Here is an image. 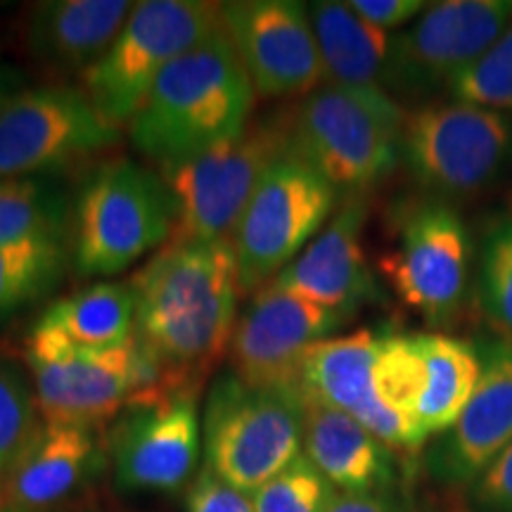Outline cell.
<instances>
[{
    "mask_svg": "<svg viewBox=\"0 0 512 512\" xmlns=\"http://www.w3.org/2000/svg\"><path fill=\"white\" fill-rule=\"evenodd\" d=\"M401 162L434 200L477 195L510 171L512 117L463 100L422 105L406 117Z\"/></svg>",
    "mask_w": 512,
    "mask_h": 512,
    "instance_id": "9c48e42d",
    "label": "cell"
},
{
    "mask_svg": "<svg viewBox=\"0 0 512 512\" xmlns=\"http://www.w3.org/2000/svg\"><path fill=\"white\" fill-rule=\"evenodd\" d=\"M36 325L76 347L110 349L136 337V297L128 283H95L57 299Z\"/></svg>",
    "mask_w": 512,
    "mask_h": 512,
    "instance_id": "cb8c5ba5",
    "label": "cell"
},
{
    "mask_svg": "<svg viewBox=\"0 0 512 512\" xmlns=\"http://www.w3.org/2000/svg\"><path fill=\"white\" fill-rule=\"evenodd\" d=\"M375 354L377 332L370 328L323 339L304 358L302 382L306 396L351 415L387 444V422L373 389Z\"/></svg>",
    "mask_w": 512,
    "mask_h": 512,
    "instance_id": "7402d4cb",
    "label": "cell"
},
{
    "mask_svg": "<svg viewBox=\"0 0 512 512\" xmlns=\"http://www.w3.org/2000/svg\"><path fill=\"white\" fill-rule=\"evenodd\" d=\"M470 259L472 242L463 216L432 197L403 211L380 271L408 309L441 328L453 323L467 302Z\"/></svg>",
    "mask_w": 512,
    "mask_h": 512,
    "instance_id": "7c38bea8",
    "label": "cell"
},
{
    "mask_svg": "<svg viewBox=\"0 0 512 512\" xmlns=\"http://www.w3.org/2000/svg\"><path fill=\"white\" fill-rule=\"evenodd\" d=\"M256 91L223 27L159 74L128 136L157 166L181 162L249 124Z\"/></svg>",
    "mask_w": 512,
    "mask_h": 512,
    "instance_id": "7a4b0ae2",
    "label": "cell"
},
{
    "mask_svg": "<svg viewBox=\"0 0 512 512\" xmlns=\"http://www.w3.org/2000/svg\"><path fill=\"white\" fill-rule=\"evenodd\" d=\"M128 0H43L31 5L24 41L34 60L62 74H83L107 53L131 15Z\"/></svg>",
    "mask_w": 512,
    "mask_h": 512,
    "instance_id": "44dd1931",
    "label": "cell"
},
{
    "mask_svg": "<svg viewBox=\"0 0 512 512\" xmlns=\"http://www.w3.org/2000/svg\"><path fill=\"white\" fill-rule=\"evenodd\" d=\"M219 12L221 27L256 95L304 98L323 86L309 5L297 0H233L219 3Z\"/></svg>",
    "mask_w": 512,
    "mask_h": 512,
    "instance_id": "2e32d148",
    "label": "cell"
},
{
    "mask_svg": "<svg viewBox=\"0 0 512 512\" xmlns=\"http://www.w3.org/2000/svg\"><path fill=\"white\" fill-rule=\"evenodd\" d=\"M72 266V240L0 245V323L48 297Z\"/></svg>",
    "mask_w": 512,
    "mask_h": 512,
    "instance_id": "4316f807",
    "label": "cell"
},
{
    "mask_svg": "<svg viewBox=\"0 0 512 512\" xmlns=\"http://www.w3.org/2000/svg\"><path fill=\"white\" fill-rule=\"evenodd\" d=\"M349 5L358 17L387 34H396V29L406 27L430 8L422 0H351Z\"/></svg>",
    "mask_w": 512,
    "mask_h": 512,
    "instance_id": "836d02e7",
    "label": "cell"
},
{
    "mask_svg": "<svg viewBox=\"0 0 512 512\" xmlns=\"http://www.w3.org/2000/svg\"><path fill=\"white\" fill-rule=\"evenodd\" d=\"M24 86V74L19 72L17 67H12V64L0 60V110H3V105L8 102L12 95H17Z\"/></svg>",
    "mask_w": 512,
    "mask_h": 512,
    "instance_id": "d590c367",
    "label": "cell"
},
{
    "mask_svg": "<svg viewBox=\"0 0 512 512\" xmlns=\"http://www.w3.org/2000/svg\"><path fill=\"white\" fill-rule=\"evenodd\" d=\"M304 456L344 494H392L394 451L344 411L306 396Z\"/></svg>",
    "mask_w": 512,
    "mask_h": 512,
    "instance_id": "ffe728a7",
    "label": "cell"
},
{
    "mask_svg": "<svg viewBox=\"0 0 512 512\" xmlns=\"http://www.w3.org/2000/svg\"><path fill=\"white\" fill-rule=\"evenodd\" d=\"M174 230V197L162 174L133 159H110L74 195L72 266L81 278L117 275L166 245Z\"/></svg>",
    "mask_w": 512,
    "mask_h": 512,
    "instance_id": "5b68a950",
    "label": "cell"
},
{
    "mask_svg": "<svg viewBox=\"0 0 512 512\" xmlns=\"http://www.w3.org/2000/svg\"><path fill=\"white\" fill-rule=\"evenodd\" d=\"M512 22V0L434 3L394 34L389 95L425 100L448 91L501 41Z\"/></svg>",
    "mask_w": 512,
    "mask_h": 512,
    "instance_id": "4fadbf2b",
    "label": "cell"
},
{
    "mask_svg": "<svg viewBox=\"0 0 512 512\" xmlns=\"http://www.w3.org/2000/svg\"><path fill=\"white\" fill-rule=\"evenodd\" d=\"M219 27V3H136L107 53L81 74V91L114 126L128 124L136 117L159 74Z\"/></svg>",
    "mask_w": 512,
    "mask_h": 512,
    "instance_id": "ba28073f",
    "label": "cell"
},
{
    "mask_svg": "<svg viewBox=\"0 0 512 512\" xmlns=\"http://www.w3.org/2000/svg\"><path fill=\"white\" fill-rule=\"evenodd\" d=\"M309 17L323 64V83L389 93L394 34L373 27L349 3L337 0L311 3Z\"/></svg>",
    "mask_w": 512,
    "mask_h": 512,
    "instance_id": "603a6c76",
    "label": "cell"
},
{
    "mask_svg": "<svg viewBox=\"0 0 512 512\" xmlns=\"http://www.w3.org/2000/svg\"><path fill=\"white\" fill-rule=\"evenodd\" d=\"M41 425L31 375L19 363L0 356V479L27 451Z\"/></svg>",
    "mask_w": 512,
    "mask_h": 512,
    "instance_id": "83f0119b",
    "label": "cell"
},
{
    "mask_svg": "<svg viewBox=\"0 0 512 512\" xmlns=\"http://www.w3.org/2000/svg\"><path fill=\"white\" fill-rule=\"evenodd\" d=\"M188 512H254L252 496L216 477L207 465L188 491Z\"/></svg>",
    "mask_w": 512,
    "mask_h": 512,
    "instance_id": "1f68e13d",
    "label": "cell"
},
{
    "mask_svg": "<svg viewBox=\"0 0 512 512\" xmlns=\"http://www.w3.org/2000/svg\"><path fill=\"white\" fill-rule=\"evenodd\" d=\"M351 320L266 283L238 316L228 347V370L261 387H304L302 368L311 347L335 337Z\"/></svg>",
    "mask_w": 512,
    "mask_h": 512,
    "instance_id": "5bb4252c",
    "label": "cell"
},
{
    "mask_svg": "<svg viewBox=\"0 0 512 512\" xmlns=\"http://www.w3.org/2000/svg\"><path fill=\"white\" fill-rule=\"evenodd\" d=\"M202 451L197 392L152 396L128 406L107 432V453L121 491H178Z\"/></svg>",
    "mask_w": 512,
    "mask_h": 512,
    "instance_id": "9a60e30c",
    "label": "cell"
},
{
    "mask_svg": "<svg viewBox=\"0 0 512 512\" xmlns=\"http://www.w3.org/2000/svg\"><path fill=\"white\" fill-rule=\"evenodd\" d=\"M128 285L140 347L162 368L171 392H200L204 373L228 354L240 316L233 242L169 240Z\"/></svg>",
    "mask_w": 512,
    "mask_h": 512,
    "instance_id": "6da1fadb",
    "label": "cell"
},
{
    "mask_svg": "<svg viewBox=\"0 0 512 512\" xmlns=\"http://www.w3.org/2000/svg\"><path fill=\"white\" fill-rule=\"evenodd\" d=\"M453 100L491 107L512 117V22L501 41L448 86Z\"/></svg>",
    "mask_w": 512,
    "mask_h": 512,
    "instance_id": "4dcf8cb0",
    "label": "cell"
},
{
    "mask_svg": "<svg viewBox=\"0 0 512 512\" xmlns=\"http://www.w3.org/2000/svg\"><path fill=\"white\" fill-rule=\"evenodd\" d=\"M74 200L57 176L0 178V245L72 240Z\"/></svg>",
    "mask_w": 512,
    "mask_h": 512,
    "instance_id": "484cf974",
    "label": "cell"
},
{
    "mask_svg": "<svg viewBox=\"0 0 512 512\" xmlns=\"http://www.w3.org/2000/svg\"><path fill=\"white\" fill-rule=\"evenodd\" d=\"M119 138L81 88L27 86L0 110V178L57 176Z\"/></svg>",
    "mask_w": 512,
    "mask_h": 512,
    "instance_id": "8fae6325",
    "label": "cell"
},
{
    "mask_svg": "<svg viewBox=\"0 0 512 512\" xmlns=\"http://www.w3.org/2000/svg\"><path fill=\"white\" fill-rule=\"evenodd\" d=\"M418 347L425 361L427 384L418 406V427L422 439L444 434L460 418L482 375V358L475 344L465 339L425 332Z\"/></svg>",
    "mask_w": 512,
    "mask_h": 512,
    "instance_id": "d4e9b609",
    "label": "cell"
},
{
    "mask_svg": "<svg viewBox=\"0 0 512 512\" xmlns=\"http://www.w3.org/2000/svg\"><path fill=\"white\" fill-rule=\"evenodd\" d=\"M328 512H403L392 494H344L337 491Z\"/></svg>",
    "mask_w": 512,
    "mask_h": 512,
    "instance_id": "e575fe53",
    "label": "cell"
},
{
    "mask_svg": "<svg viewBox=\"0 0 512 512\" xmlns=\"http://www.w3.org/2000/svg\"><path fill=\"white\" fill-rule=\"evenodd\" d=\"M472 501L479 512H512V441L477 479Z\"/></svg>",
    "mask_w": 512,
    "mask_h": 512,
    "instance_id": "d6a6232c",
    "label": "cell"
},
{
    "mask_svg": "<svg viewBox=\"0 0 512 512\" xmlns=\"http://www.w3.org/2000/svg\"><path fill=\"white\" fill-rule=\"evenodd\" d=\"M290 150L285 121L256 119L240 133L181 162L159 166L176 207L171 240L233 238L254 190L275 159Z\"/></svg>",
    "mask_w": 512,
    "mask_h": 512,
    "instance_id": "52a82bcc",
    "label": "cell"
},
{
    "mask_svg": "<svg viewBox=\"0 0 512 512\" xmlns=\"http://www.w3.org/2000/svg\"><path fill=\"white\" fill-rule=\"evenodd\" d=\"M304 415V387H261L223 370L204 401V465L252 496L302 456Z\"/></svg>",
    "mask_w": 512,
    "mask_h": 512,
    "instance_id": "8992f818",
    "label": "cell"
},
{
    "mask_svg": "<svg viewBox=\"0 0 512 512\" xmlns=\"http://www.w3.org/2000/svg\"><path fill=\"white\" fill-rule=\"evenodd\" d=\"M477 299L486 320L512 342V214L486 230L479 252Z\"/></svg>",
    "mask_w": 512,
    "mask_h": 512,
    "instance_id": "f1b7e54d",
    "label": "cell"
},
{
    "mask_svg": "<svg viewBox=\"0 0 512 512\" xmlns=\"http://www.w3.org/2000/svg\"><path fill=\"white\" fill-rule=\"evenodd\" d=\"M105 453L107 437L100 427L43 422L0 479V512H50L98 475Z\"/></svg>",
    "mask_w": 512,
    "mask_h": 512,
    "instance_id": "d6986e66",
    "label": "cell"
},
{
    "mask_svg": "<svg viewBox=\"0 0 512 512\" xmlns=\"http://www.w3.org/2000/svg\"><path fill=\"white\" fill-rule=\"evenodd\" d=\"M408 114L389 93L323 83L287 112L290 150L337 195L363 197L401 162Z\"/></svg>",
    "mask_w": 512,
    "mask_h": 512,
    "instance_id": "3957f363",
    "label": "cell"
},
{
    "mask_svg": "<svg viewBox=\"0 0 512 512\" xmlns=\"http://www.w3.org/2000/svg\"><path fill=\"white\" fill-rule=\"evenodd\" d=\"M482 375L470 401L427 453V470L444 484H475L512 441V342L494 339L477 349Z\"/></svg>",
    "mask_w": 512,
    "mask_h": 512,
    "instance_id": "e0dca14e",
    "label": "cell"
},
{
    "mask_svg": "<svg viewBox=\"0 0 512 512\" xmlns=\"http://www.w3.org/2000/svg\"><path fill=\"white\" fill-rule=\"evenodd\" d=\"M337 190L302 157L285 150L261 178L235 228L240 292L254 294L318 238Z\"/></svg>",
    "mask_w": 512,
    "mask_h": 512,
    "instance_id": "30bf717a",
    "label": "cell"
},
{
    "mask_svg": "<svg viewBox=\"0 0 512 512\" xmlns=\"http://www.w3.org/2000/svg\"><path fill=\"white\" fill-rule=\"evenodd\" d=\"M24 363L43 422L102 430L133 403L174 394L136 337L121 347L86 349L34 323L24 339Z\"/></svg>",
    "mask_w": 512,
    "mask_h": 512,
    "instance_id": "277c9868",
    "label": "cell"
},
{
    "mask_svg": "<svg viewBox=\"0 0 512 512\" xmlns=\"http://www.w3.org/2000/svg\"><path fill=\"white\" fill-rule=\"evenodd\" d=\"M335 494V486L302 453L280 475L254 491L252 505L254 512H328Z\"/></svg>",
    "mask_w": 512,
    "mask_h": 512,
    "instance_id": "f546056e",
    "label": "cell"
},
{
    "mask_svg": "<svg viewBox=\"0 0 512 512\" xmlns=\"http://www.w3.org/2000/svg\"><path fill=\"white\" fill-rule=\"evenodd\" d=\"M366 219V200L347 197L318 238L275 275L271 285L351 318L363 306L380 302V285L363 249Z\"/></svg>",
    "mask_w": 512,
    "mask_h": 512,
    "instance_id": "ac0fdd59",
    "label": "cell"
}]
</instances>
